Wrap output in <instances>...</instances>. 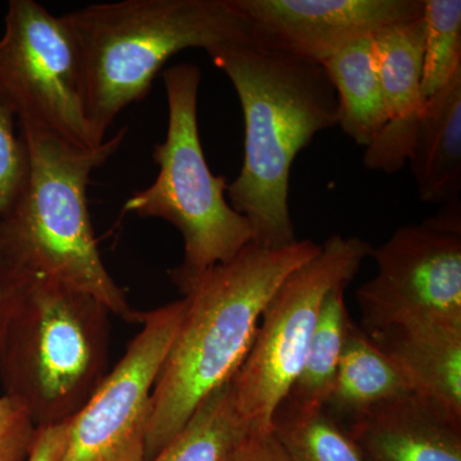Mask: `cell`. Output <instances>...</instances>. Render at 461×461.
Masks as SVG:
<instances>
[{
	"label": "cell",
	"instance_id": "cell-1",
	"mask_svg": "<svg viewBox=\"0 0 461 461\" xmlns=\"http://www.w3.org/2000/svg\"><path fill=\"white\" fill-rule=\"evenodd\" d=\"M206 53L232 83L244 114V163L227 186L229 203L251 224L257 244H294L291 169L317 133L338 126L335 86L320 63L253 42L220 45Z\"/></svg>",
	"mask_w": 461,
	"mask_h": 461
},
{
	"label": "cell",
	"instance_id": "cell-2",
	"mask_svg": "<svg viewBox=\"0 0 461 461\" xmlns=\"http://www.w3.org/2000/svg\"><path fill=\"white\" fill-rule=\"evenodd\" d=\"M320 249L312 240L282 248L251 241L182 293L184 318L151 393L145 461L156 457L199 403L238 372L273 294Z\"/></svg>",
	"mask_w": 461,
	"mask_h": 461
},
{
	"label": "cell",
	"instance_id": "cell-3",
	"mask_svg": "<svg viewBox=\"0 0 461 461\" xmlns=\"http://www.w3.org/2000/svg\"><path fill=\"white\" fill-rule=\"evenodd\" d=\"M20 133L29 172L0 217V263L21 277L48 278L87 294L121 320L141 324L144 312L132 308L103 262L87 204L91 173L120 149L126 127L93 149Z\"/></svg>",
	"mask_w": 461,
	"mask_h": 461
},
{
	"label": "cell",
	"instance_id": "cell-4",
	"mask_svg": "<svg viewBox=\"0 0 461 461\" xmlns=\"http://www.w3.org/2000/svg\"><path fill=\"white\" fill-rule=\"evenodd\" d=\"M63 17L80 51L85 111L98 145L117 115L148 95L173 56L251 42L229 0L95 3Z\"/></svg>",
	"mask_w": 461,
	"mask_h": 461
},
{
	"label": "cell",
	"instance_id": "cell-5",
	"mask_svg": "<svg viewBox=\"0 0 461 461\" xmlns=\"http://www.w3.org/2000/svg\"><path fill=\"white\" fill-rule=\"evenodd\" d=\"M111 315L87 294L21 277L5 321L0 382L36 427L72 420L107 377Z\"/></svg>",
	"mask_w": 461,
	"mask_h": 461
},
{
	"label": "cell",
	"instance_id": "cell-6",
	"mask_svg": "<svg viewBox=\"0 0 461 461\" xmlns=\"http://www.w3.org/2000/svg\"><path fill=\"white\" fill-rule=\"evenodd\" d=\"M168 127L166 140L154 147L159 167L156 181L135 191L123 213L158 218L180 230L184 259L168 272L181 294L206 271L229 262L254 241L251 224L227 202V178L206 162L198 123L202 71L178 63L163 72Z\"/></svg>",
	"mask_w": 461,
	"mask_h": 461
},
{
	"label": "cell",
	"instance_id": "cell-7",
	"mask_svg": "<svg viewBox=\"0 0 461 461\" xmlns=\"http://www.w3.org/2000/svg\"><path fill=\"white\" fill-rule=\"evenodd\" d=\"M372 250L360 238L332 235L273 294L250 350L230 378L239 411L253 433L273 432L276 411L304 362L324 297L338 285L350 284Z\"/></svg>",
	"mask_w": 461,
	"mask_h": 461
},
{
	"label": "cell",
	"instance_id": "cell-8",
	"mask_svg": "<svg viewBox=\"0 0 461 461\" xmlns=\"http://www.w3.org/2000/svg\"><path fill=\"white\" fill-rule=\"evenodd\" d=\"M0 103L20 132L98 148L85 111L80 51L65 17L36 0H11L0 36Z\"/></svg>",
	"mask_w": 461,
	"mask_h": 461
},
{
	"label": "cell",
	"instance_id": "cell-9",
	"mask_svg": "<svg viewBox=\"0 0 461 461\" xmlns=\"http://www.w3.org/2000/svg\"><path fill=\"white\" fill-rule=\"evenodd\" d=\"M185 309L182 297L144 314L120 362L69 421L62 461H145L151 393Z\"/></svg>",
	"mask_w": 461,
	"mask_h": 461
},
{
	"label": "cell",
	"instance_id": "cell-10",
	"mask_svg": "<svg viewBox=\"0 0 461 461\" xmlns=\"http://www.w3.org/2000/svg\"><path fill=\"white\" fill-rule=\"evenodd\" d=\"M377 275L357 288L368 335L424 318H461V232L424 221L373 249Z\"/></svg>",
	"mask_w": 461,
	"mask_h": 461
},
{
	"label": "cell",
	"instance_id": "cell-11",
	"mask_svg": "<svg viewBox=\"0 0 461 461\" xmlns=\"http://www.w3.org/2000/svg\"><path fill=\"white\" fill-rule=\"evenodd\" d=\"M259 47L321 63L346 45L420 20L424 0H229Z\"/></svg>",
	"mask_w": 461,
	"mask_h": 461
},
{
	"label": "cell",
	"instance_id": "cell-12",
	"mask_svg": "<svg viewBox=\"0 0 461 461\" xmlns=\"http://www.w3.org/2000/svg\"><path fill=\"white\" fill-rule=\"evenodd\" d=\"M423 17L388 26L373 35V50L387 123L378 138L366 148L363 163L371 171L391 175L402 171L417 130L423 95Z\"/></svg>",
	"mask_w": 461,
	"mask_h": 461
},
{
	"label": "cell",
	"instance_id": "cell-13",
	"mask_svg": "<svg viewBox=\"0 0 461 461\" xmlns=\"http://www.w3.org/2000/svg\"><path fill=\"white\" fill-rule=\"evenodd\" d=\"M344 429L363 461H461V421L412 393L351 418Z\"/></svg>",
	"mask_w": 461,
	"mask_h": 461
},
{
	"label": "cell",
	"instance_id": "cell-14",
	"mask_svg": "<svg viewBox=\"0 0 461 461\" xmlns=\"http://www.w3.org/2000/svg\"><path fill=\"white\" fill-rule=\"evenodd\" d=\"M369 336L412 395L461 421V318L409 321Z\"/></svg>",
	"mask_w": 461,
	"mask_h": 461
},
{
	"label": "cell",
	"instance_id": "cell-15",
	"mask_svg": "<svg viewBox=\"0 0 461 461\" xmlns=\"http://www.w3.org/2000/svg\"><path fill=\"white\" fill-rule=\"evenodd\" d=\"M408 162L421 202L460 200L461 72L424 100Z\"/></svg>",
	"mask_w": 461,
	"mask_h": 461
},
{
	"label": "cell",
	"instance_id": "cell-16",
	"mask_svg": "<svg viewBox=\"0 0 461 461\" xmlns=\"http://www.w3.org/2000/svg\"><path fill=\"white\" fill-rule=\"evenodd\" d=\"M346 287V284L338 285L324 297L304 362L278 406L273 424L305 420L326 409L351 321L345 303Z\"/></svg>",
	"mask_w": 461,
	"mask_h": 461
},
{
	"label": "cell",
	"instance_id": "cell-17",
	"mask_svg": "<svg viewBox=\"0 0 461 461\" xmlns=\"http://www.w3.org/2000/svg\"><path fill=\"white\" fill-rule=\"evenodd\" d=\"M411 393L405 378L371 336L350 321L338 375L326 411L330 417L351 420L362 412Z\"/></svg>",
	"mask_w": 461,
	"mask_h": 461
},
{
	"label": "cell",
	"instance_id": "cell-18",
	"mask_svg": "<svg viewBox=\"0 0 461 461\" xmlns=\"http://www.w3.org/2000/svg\"><path fill=\"white\" fill-rule=\"evenodd\" d=\"M321 66L338 94L339 126L357 145L369 147L388 120L373 36L350 42Z\"/></svg>",
	"mask_w": 461,
	"mask_h": 461
},
{
	"label": "cell",
	"instance_id": "cell-19",
	"mask_svg": "<svg viewBox=\"0 0 461 461\" xmlns=\"http://www.w3.org/2000/svg\"><path fill=\"white\" fill-rule=\"evenodd\" d=\"M251 433L230 379L199 403L177 435L150 461H224Z\"/></svg>",
	"mask_w": 461,
	"mask_h": 461
},
{
	"label": "cell",
	"instance_id": "cell-20",
	"mask_svg": "<svg viewBox=\"0 0 461 461\" xmlns=\"http://www.w3.org/2000/svg\"><path fill=\"white\" fill-rule=\"evenodd\" d=\"M421 95L426 100L461 72L460 0H424Z\"/></svg>",
	"mask_w": 461,
	"mask_h": 461
},
{
	"label": "cell",
	"instance_id": "cell-21",
	"mask_svg": "<svg viewBox=\"0 0 461 461\" xmlns=\"http://www.w3.org/2000/svg\"><path fill=\"white\" fill-rule=\"evenodd\" d=\"M273 433L293 461H363L341 421L326 411L305 420L277 421Z\"/></svg>",
	"mask_w": 461,
	"mask_h": 461
},
{
	"label": "cell",
	"instance_id": "cell-22",
	"mask_svg": "<svg viewBox=\"0 0 461 461\" xmlns=\"http://www.w3.org/2000/svg\"><path fill=\"white\" fill-rule=\"evenodd\" d=\"M29 172V153L16 120L0 103V217L17 198ZM2 266V263H0Z\"/></svg>",
	"mask_w": 461,
	"mask_h": 461
},
{
	"label": "cell",
	"instance_id": "cell-23",
	"mask_svg": "<svg viewBox=\"0 0 461 461\" xmlns=\"http://www.w3.org/2000/svg\"><path fill=\"white\" fill-rule=\"evenodd\" d=\"M35 429L23 403L0 396V461H26Z\"/></svg>",
	"mask_w": 461,
	"mask_h": 461
},
{
	"label": "cell",
	"instance_id": "cell-24",
	"mask_svg": "<svg viewBox=\"0 0 461 461\" xmlns=\"http://www.w3.org/2000/svg\"><path fill=\"white\" fill-rule=\"evenodd\" d=\"M69 421L36 427L26 461H62L68 441Z\"/></svg>",
	"mask_w": 461,
	"mask_h": 461
},
{
	"label": "cell",
	"instance_id": "cell-25",
	"mask_svg": "<svg viewBox=\"0 0 461 461\" xmlns=\"http://www.w3.org/2000/svg\"><path fill=\"white\" fill-rule=\"evenodd\" d=\"M224 461H293L275 433H251Z\"/></svg>",
	"mask_w": 461,
	"mask_h": 461
},
{
	"label": "cell",
	"instance_id": "cell-26",
	"mask_svg": "<svg viewBox=\"0 0 461 461\" xmlns=\"http://www.w3.org/2000/svg\"><path fill=\"white\" fill-rule=\"evenodd\" d=\"M21 276L14 275L0 266V355H2L3 339H5V321H7L12 297L16 293Z\"/></svg>",
	"mask_w": 461,
	"mask_h": 461
}]
</instances>
